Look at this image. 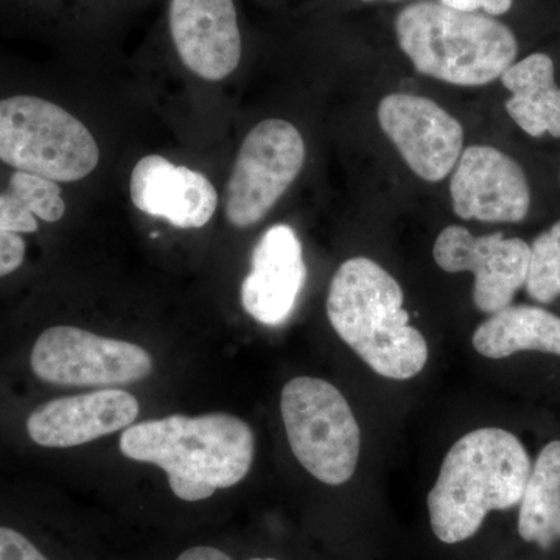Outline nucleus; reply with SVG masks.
<instances>
[{
    "label": "nucleus",
    "instance_id": "f3484780",
    "mask_svg": "<svg viewBox=\"0 0 560 560\" xmlns=\"http://www.w3.org/2000/svg\"><path fill=\"white\" fill-rule=\"evenodd\" d=\"M471 345L492 360L525 350L560 357V318L536 305H510L490 315L475 330Z\"/></svg>",
    "mask_w": 560,
    "mask_h": 560
},
{
    "label": "nucleus",
    "instance_id": "423d86ee",
    "mask_svg": "<svg viewBox=\"0 0 560 560\" xmlns=\"http://www.w3.org/2000/svg\"><path fill=\"white\" fill-rule=\"evenodd\" d=\"M280 411L291 451L308 474L329 486L353 477L360 427L337 386L315 377L293 378L283 386Z\"/></svg>",
    "mask_w": 560,
    "mask_h": 560
},
{
    "label": "nucleus",
    "instance_id": "7ed1b4c3",
    "mask_svg": "<svg viewBox=\"0 0 560 560\" xmlns=\"http://www.w3.org/2000/svg\"><path fill=\"white\" fill-rule=\"evenodd\" d=\"M530 469L525 445L510 431L488 427L460 438L427 500L434 536L448 545L470 539L490 511L521 503Z\"/></svg>",
    "mask_w": 560,
    "mask_h": 560
},
{
    "label": "nucleus",
    "instance_id": "39448f33",
    "mask_svg": "<svg viewBox=\"0 0 560 560\" xmlns=\"http://www.w3.org/2000/svg\"><path fill=\"white\" fill-rule=\"evenodd\" d=\"M0 161L14 171L57 183H75L94 172L101 150L83 121L35 95L0 101Z\"/></svg>",
    "mask_w": 560,
    "mask_h": 560
},
{
    "label": "nucleus",
    "instance_id": "dca6fc26",
    "mask_svg": "<svg viewBox=\"0 0 560 560\" xmlns=\"http://www.w3.org/2000/svg\"><path fill=\"white\" fill-rule=\"evenodd\" d=\"M500 80L511 94L508 114L526 135L560 138V88L555 80V62L547 54H530L515 61Z\"/></svg>",
    "mask_w": 560,
    "mask_h": 560
},
{
    "label": "nucleus",
    "instance_id": "f257e3e1",
    "mask_svg": "<svg viewBox=\"0 0 560 560\" xmlns=\"http://www.w3.org/2000/svg\"><path fill=\"white\" fill-rule=\"evenodd\" d=\"M120 452L167 474L173 493L184 501L209 499L248 475L256 438L245 420L226 415H173L128 427Z\"/></svg>",
    "mask_w": 560,
    "mask_h": 560
},
{
    "label": "nucleus",
    "instance_id": "ddd939ff",
    "mask_svg": "<svg viewBox=\"0 0 560 560\" xmlns=\"http://www.w3.org/2000/svg\"><path fill=\"white\" fill-rule=\"evenodd\" d=\"M307 280L302 245L293 228L276 224L250 256V271L242 283V305L264 326H279L290 318Z\"/></svg>",
    "mask_w": 560,
    "mask_h": 560
},
{
    "label": "nucleus",
    "instance_id": "0eeeda50",
    "mask_svg": "<svg viewBox=\"0 0 560 560\" xmlns=\"http://www.w3.org/2000/svg\"><path fill=\"white\" fill-rule=\"evenodd\" d=\"M304 162V139L293 124H257L243 140L228 180L224 210L232 226L245 230L264 220L300 176Z\"/></svg>",
    "mask_w": 560,
    "mask_h": 560
},
{
    "label": "nucleus",
    "instance_id": "9d476101",
    "mask_svg": "<svg viewBox=\"0 0 560 560\" xmlns=\"http://www.w3.org/2000/svg\"><path fill=\"white\" fill-rule=\"evenodd\" d=\"M377 119L419 178L440 183L451 175L464 151V130L436 102L404 92L389 94L378 103Z\"/></svg>",
    "mask_w": 560,
    "mask_h": 560
},
{
    "label": "nucleus",
    "instance_id": "4468645a",
    "mask_svg": "<svg viewBox=\"0 0 560 560\" xmlns=\"http://www.w3.org/2000/svg\"><path fill=\"white\" fill-rule=\"evenodd\" d=\"M138 415V399L127 390H94L39 405L28 416L27 433L40 447H77L131 427Z\"/></svg>",
    "mask_w": 560,
    "mask_h": 560
},
{
    "label": "nucleus",
    "instance_id": "412c9836",
    "mask_svg": "<svg viewBox=\"0 0 560 560\" xmlns=\"http://www.w3.org/2000/svg\"><path fill=\"white\" fill-rule=\"evenodd\" d=\"M0 560H50L20 530L0 526Z\"/></svg>",
    "mask_w": 560,
    "mask_h": 560
},
{
    "label": "nucleus",
    "instance_id": "20e7f679",
    "mask_svg": "<svg viewBox=\"0 0 560 560\" xmlns=\"http://www.w3.org/2000/svg\"><path fill=\"white\" fill-rule=\"evenodd\" d=\"M396 36L420 75L455 86L492 83L518 55L514 32L497 18L434 0L405 7L396 18Z\"/></svg>",
    "mask_w": 560,
    "mask_h": 560
},
{
    "label": "nucleus",
    "instance_id": "1a4fd4ad",
    "mask_svg": "<svg viewBox=\"0 0 560 560\" xmlns=\"http://www.w3.org/2000/svg\"><path fill=\"white\" fill-rule=\"evenodd\" d=\"M433 257L441 270L452 275L474 272V304L488 315L510 307L528 278V243L501 232L477 237L467 228L452 224L438 235Z\"/></svg>",
    "mask_w": 560,
    "mask_h": 560
},
{
    "label": "nucleus",
    "instance_id": "6e6552de",
    "mask_svg": "<svg viewBox=\"0 0 560 560\" xmlns=\"http://www.w3.org/2000/svg\"><path fill=\"white\" fill-rule=\"evenodd\" d=\"M31 364L40 381L60 386L127 385L153 370L150 353L140 346L72 326L44 330L33 346Z\"/></svg>",
    "mask_w": 560,
    "mask_h": 560
},
{
    "label": "nucleus",
    "instance_id": "6ab92c4d",
    "mask_svg": "<svg viewBox=\"0 0 560 560\" xmlns=\"http://www.w3.org/2000/svg\"><path fill=\"white\" fill-rule=\"evenodd\" d=\"M66 213L60 183L14 171L9 187L0 191V231L33 234L39 231V220L57 223Z\"/></svg>",
    "mask_w": 560,
    "mask_h": 560
},
{
    "label": "nucleus",
    "instance_id": "a878e982",
    "mask_svg": "<svg viewBox=\"0 0 560 560\" xmlns=\"http://www.w3.org/2000/svg\"><path fill=\"white\" fill-rule=\"evenodd\" d=\"M250 560H276V559H250Z\"/></svg>",
    "mask_w": 560,
    "mask_h": 560
},
{
    "label": "nucleus",
    "instance_id": "2eb2a0df",
    "mask_svg": "<svg viewBox=\"0 0 560 560\" xmlns=\"http://www.w3.org/2000/svg\"><path fill=\"white\" fill-rule=\"evenodd\" d=\"M132 205L179 230L206 226L219 208V191L201 172L149 154L131 173Z\"/></svg>",
    "mask_w": 560,
    "mask_h": 560
},
{
    "label": "nucleus",
    "instance_id": "9b49d317",
    "mask_svg": "<svg viewBox=\"0 0 560 560\" xmlns=\"http://www.w3.org/2000/svg\"><path fill=\"white\" fill-rule=\"evenodd\" d=\"M451 197L459 219L482 223H521L530 208L522 165L490 145L464 149L452 172Z\"/></svg>",
    "mask_w": 560,
    "mask_h": 560
},
{
    "label": "nucleus",
    "instance_id": "5701e85b",
    "mask_svg": "<svg viewBox=\"0 0 560 560\" xmlns=\"http://www.w3.org/2000/svg\"><path fill=\"white\" fill-rule=\"evenodd\" d=\"M444 5L463 11H480L489 16H501L512 9L514 0H440Z\"/></svg>",
    "mask_w": 560,
    "mask_h": 560
},
{
    "label": "nucleus",
    "instance_id": "b1692460",
    "mask_svg": "<svg viewBox=\"0 0 560 560\" xmlns=\"http://www.w3.org/2000/svg\"><path fill=\"white\" fill-rule=\"evenodd\" d=\"M176 560H232V558L219 548L201 545V547L189 548V550L180 552Z\"/></svg>",
    "mask_w": 560,
    "mask_h": 560
},
{
    "label": "nucleus",
    "instance_id": "a211bd4d",
    "mask_svg": "<svg viewBox=\"0 0 560 560\" xmlns=\"http://www.w3.org/2000/svg\"><path fill=\"white\" fill-rule=\"evenodd\" d=\"M518 504L523 540L548 548L560 539V441L550 442L540 452Z\"/></svg>",
    "mask_w": 560,
    "mask_h": 560
},
{
    "label": "nucleus",
    "instance_id": "f8f14e48",
    "mask_svg": "<svg viewBox=\"0 0 560 560\" xmlns=\"http://www.w3.org/2000/svg\"><path fill=\"white\" fill-rule=\"evenodd\" d=\"M168 25L180 61L200 79L224 80L241 65L234 0H171Z\"/></svg>",
    "mask_w": 560,
    "mask_h": 560
},
{
    "label": "nucleus",
    "instance_id": "f03ea898",
    "mask_svg": "<svg viewBox=\"0 0 560 560\" xmlns=\"http://www.w3.org/2000/svg\"><path fill=\"white\" fill-rule=\"evenodd\" d=\"M326 308L338 337L382 377L408 381L425 368V337L410 324L400 283L377 261L346 260L331 279Z\"/></svg>",
    "mask_w": 560,
    "mask_h": 560
},
{
    "label": "nucleus",
    "instance_id": "393cba45",
    "mask_svg": "<svg viewBox=\"0 0 560 560\" xmlns=\"http://www.w3.org/2000/svg\"><path fill=\"white\" fill-rule=\"evenodd\" d=\"M361 2H377V0H361ZM393 2H396V0H393Z\"/></svg>",
    "mask_w": 560,
    "mask_h": 560
},
{
    "label": "nucleus",
    "instance_id": "4be33fe9",
    "mask_svg": "<svg viewBox=\"0 0 560 560\" xmlns=\"http://www.w3.org/2000/svg\"><path fill=\"white\" fill-rule=\"evenodd\" d=\"M25 253H27V243L21 234L0 231V278L20 270L24 264Z\"/></svg>",
    "mask_w": 560,
    "mask_h": 560
},
{
    "label": "nucleus",
    "instance_id": "aec40b11",
    "mask_svg": "<svg viewBox=\"0 0 560 560\" xmlns=\"http://www.w3.org/2000/svg\"><path fill=\"white\" fill-rule=\"evenodd\" d=\"M525 289L530 300L540 304H551L560 296V220L529 245Z\"/></svg>",
    "mask_w": 560,
    "mask_h": 560
}]
</instances>
